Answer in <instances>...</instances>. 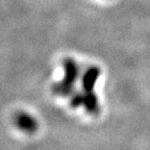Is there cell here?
I'll return each mask as SVG.
<instances>
[{"label":"cell","mask_w":150,"mask_h":150,"mask_svg":"<svg viewBox=\"0 0 150 150\" xmlns=\"http://www.w3.org/2000/svg\"><path fill=\"white\" fill-rule=\"evenodd\" d=\"M64 78L52 86V92L55 95L62 97L69 96L73 93L74 83L76 82L79 75V68L77 63L72 59H67L64 62Z\"/></svg>","instance_id":"cell-1"},{"label":"cell","mask_w":150,"mask_h":150,"mask_svg":"<svg viewBox=\"0 0 150 150\" xmlns=\"http://www.w3.org/2000/svg\"><path fill=\"white\" fill-rule=\"evenodd\" d=\"M15 124L17 125L19 129H21L22 131H25V132H28V134L35 132L39 127V124H38V121L35 120V118H33L31 115L24 112H19L16 116Z\"/></svg>","instance_id":"cell-2"},{"label":"cell","mask_w":150,"mask_h":150,"mask_svg":"<svg viewBox=\"0 0 150 150\" xmlns=\"http://www.w3.org/2000/svg\"><path fill=\"white\" fill-rule=\"evenodd\" d=\"M101 74V70L97 66H92L84 72L82 76V90L84 93H94V88Z\"/></svg>","instance_id":"cell-3"}]
</instances>
